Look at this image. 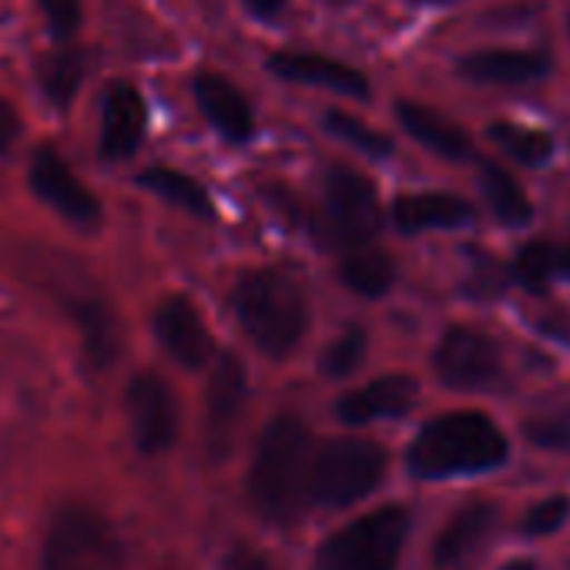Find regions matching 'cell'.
<instances>
[{
  "instance_id": "cell-5",
  "label": "cell",
  "mask_w": 570,
  "mask_h": 570,
  "mask_svg": "<svg viewBox=\"0 0 570 570\" xmlns=\"http://www.w3.org/2000/svg\"><path fill=\"white\" fill-rule=\"evenodd\" d=\"M386 476V450L370 440L343 436L326 443L313 460L309 493L326 507H353Z\"/></svg>"
},
{
  "instance_id": "cell-13",
  "label": "cell",
  "mask_w": 570,
  "mask_h": 570,
  "mask_svg": "<svg viewBox=\"0 0 570 570\" xmlns=\"http://www.w3.org/2000/svg\"><path fill=\"white\" fill-rule=\"evenodd\" d=\"M500 523V510L487 500L463 507L433 543V570H466L490 543Z\"/></svg>"
},
{
  "instance_id": "cell-9",
  "label": "cell",
  "mask_w": 570,
  "mask_h": 570,
  "mask_svg": "<svg viewBox=\"0 0 570 570\" xmlns=\"http://www.w3.org/2000/svg\"><path fill=\"white\" fill-rule=\"evenodd\" d=\"M125 410L131 423L135 446L145 456L168 453L178 440V403L171 386L158 373H138L131 376L125 390Z\"/></svg>"
},
{
  "instance_id": "cell-17",
  "label": "cell",
  "mask_w": 570,
  "mask_h": 570,
  "mask_svg": "<svg viewBox=\"0 0 570 570\" xmlns=\"http://www.w3.org/2000/svg\"><path fill=\"white\" fill-rule=\"evenodd\" d=\"M195 101H198L202 115L208 118V125L222 138H228L235 145L252 138V131H255L252 105H248V98L228 78H222V75H198L195 78Z\"/></svg>"
},
{
  "instance_id": "cell-3",
  "label": "cell",
  "mask_w": 570,
  "mask_h": 570,
  "mask_svg": "<svg viewBox=\"0 0 570 570\" xmlns=\"http://www.w3.org/2000/svg\"><path fill=\"white\" fill-rule=\"evenodd\" d=\"M232 309L245 336L265 356H289L309 326V303L299 285L275 268H258L238 278L232 293Z\"/></svg>"
},
{
  "instance_id": "cell-7",
  "label": "cell",
  "mask_w": 570,
  "mask_h": 570,
  "mask_svg": "<svg viewBox=\"0 0 570 570\" xmlns=\"http://www.w3.org/2000/svg\"><path fill=\"white\" fill-rule=\"evenodd\" d=\"M380 228L376 188L366 175L336 165L326 178V242L336 248H353L373 242Z\"/></svg>"
},
{
  "instance_id": "cell-30",
  "label": "cell",
  "mask_w": 570,
  "mask_h": 570,
  "mask_svg": "<svg viewBox=\"0 0 570 570\" xmlns=\"http://www.w3.org/2000/svg\"><path fill=\"white\" fill-rule=\"evenodd\" d=\"M41 4V14L48 21V31L58 45H71L81 31V21H85V8L81 0H38Z\"/></svg>"
},
{
  "instance_id": "cell-33",
  "label": "cell",
  "mask_w": 570,
  "mask_h": 570,
  "mask_svg": "<svg viewBox=\"0 0 570 570\" xmlns=\"http://www.w3.org/2000/svg\"><path fill=\"white\" fill-rule=\"evenodd\" d=\"M530 440L533 443H540V446H550V450H560V446H567L570 443V430L563 426V423H533L530 426Z\"/></svg>"
},
{
  "instance_id": "cell-14",
  "label": "cell",
  "mask_w": 570,
  "mask_h": 570,
  "mask_svg": "<svg viewBox=\"0 0 570 570\" xmlns=\"http://www.w3.org/2000/svg\"><path fill=\"white\" fill-rule=\"evenodd\" d=\"M245 396H248V376H245V366L225 353L212 373V383H208V406H205V430H208V446L215 456H225L228 443H232V433L238 426V416H242V406H245Z\"/></svg>"
},
{
  "instance_id": "cell-2",
  "label": "cell",
  "mask_w": 570,
  "mask_h": 570,
  "mask_svg": "<svg viewBox=\"0 0 570 570\" xmlns=\"http://www.w3.org/2000/svg\"><path fill=\"white\" fill-rule=\"evenodd\" d=\"M510 446L500 426L483 413H446L420 430L406 466L420 480H446L497 470Z\"/></svg>"
},
{
  "instance_id": "cell-31",
  "label": "cell",
  "mask_w": 570,
  "mask_h": 570,
  "mask_svg": "<svg viewBox=\"0 0 570 570\" xmlns=\"http://www.w3.org/2000/svg\"><path fill=\"white\" fill-rule=\"evenodd\" d=\"M567 517H570V500L567 497H550V500L537 503L523 517V533L527 537H550L567 523Z\"/></svg>"
},
{
  "instance_id": "cell-37",
  "label": "cell",
  "mask_w": 570,
  "mask_h": 570,
  "mask_svg": "<svg viewBox=\"0 0 570 570\" xmlns=\"http://www.w3.org/2000/svg\"><path fill=\"white\" fill-rule=\"evenodd\" d=\"M420 4H450V0H420Z\"/></svg>"
},
{
  "instance_id": "cell-16",
  "label": "cell",
  "mask_w": 570,
  "mask_h": 570,
  "mask_svg": "<svg viewBox=\"0 0 570 570\" xmlns=\"http://www.w3.org/2000/svg\"><path fill=\"white\" fill-rule=\"evenodd\" d=\"M268 71L296 81V85H309V88H323V91H336L346 98H370V81L366 75H360L356 68L336 61V58H323V55H296V51H282L268 58Z\"/></svg>"
},
{
  "instance_id": "cell-11",
  "label": "cell",
  "mask_w": 570,
  "mask_h": 570,
  "mask_svg": "<svg viewBox=\"0 0 570 570\" xmlns=\"http://www.w3.org/2000/svg\"><path fill=\"white\" fill-rule=\"evenodd\" d=\"M148 131V105L128 81H111L101 98V135L98 151L105 161H128Z\"/></svg>"
},
{
  "instance_id": "cell-1",
  "label": "cell",
  "mask_w": 570,
  "mask_h": 570,
  "mask_svg": "<svg viewBox=\"0 0 570 570\" xmlns=\"http://www.w3.org/2000/svg\"><path fill=\"white\" fill-rule=\"evenodd\" d=\"M313 436L299 416H278L265 426L248 470L252 507L275 523H289L306 507L313 480Z\"/></svg>"
},
{
  "instance_id": "cell-32",
  "label": "cell",
  "mask_w": 570,
  "mask_h": 570,
  "mask_svg": "<svg viewBox=\"0 0 570 570\" xmlns=\"http://www.w3.org/2000/svg\"><path fill=\"white\" fill-rule=\"evenodd\" d=\"M21 131H24V121H21L18 108L8 98H0V158L11 151V145L21 138Z\"/></svg>"
},
{
  "instance_id": "cell-35",
  "label": "cell",
  "mask_w": 570,
  "mask_h": 570,
  "mask_svg": "<svg viewBox=\"0 0 570 570\" xmlns=\"http://www.w3.org/2000/svg\"><path fill=\"white\" fill-rule=\"evenodd\" d=\"M282 4H285V0H245V8L262 21H275L282 14Z\"/></svg>"
},
{
  "instance_id": "cell-22",
  "label": "cell",
  "mask_w": 570,
  "mask_h": 570,
  "mask_svg": "<svg viewBox=\"0 0 570 570\" xmlns=\"http://www.w3.org/2000/svg\"><path fill=\"white\" fill-rule=\"evenodd\" d=\"M85 71H88L85 51L75 41L58 45L55 51H48L38 61V88L51 101V108L65 111V108L75 105V98H78V91L85 85Z\"/></svg>"
},
{
  "instance_id": "cell-27",
  "label": "cell",
  "mask_w": 570,
  "mask_h": 570,
  "mask_svg": "<svg viewBox=\"0 0 570 570\" xmlns=\"http://www.w3.org/2000/svg\"><path fill=\"white\" fill-rule=\"evenodd\" d=\"M490 141L500 145L513 161L527 168H540L553 155V138L540 128H527L517 121H493L490 125Z\"/></svg>"
},
{
  "instance_id": "cell-26",
  "label": "cell",
  "mask_w": 570,
  "mask_h": 570,
  "mask_svg": "<svg viewBox=\"0 0 570 570\" xmlns=\"http://www.w3.org/2000/svg\"><path fill=\"white\" fill-rule=\"evenodd\" d=\"M480 188H483L493 215L503 225H527L533 218V205H530L527 191L520 188V181L507 168H500L493 161H483V168H480Z\"/></svg>"
},
{
  "instance_id": "cell-12",
  "label": "cell",
  "mask_w": 570,
  "mask_h": 570,
  "mask_svg": "<svg viewBox=\"0 0 570 570\" xmlns=\"http://www.w3.org/2000/svg\"><path fill=\"white\" fill-rule=\"evenodd\" d=\"M155 336L165 346V353L185 370H202L212 360L208 326L188 296H168L155 309Z\"/></svg>"
},
{
  "instance_id": "cell-34",
  "label": "cell",
  "mask_w": 570,
  "mask_h": 570,
  "mask_svg": "<svg viewBox=\"0 0 570 570\" xmlns=\"http://www.w3.org/2000/svg\"><path fill=\"white\" fill-rule=\"evenodd\" d=\"M222 570H268V563L252 547H232L222 560Z\"/></svg>"
},
{
  "instance_id": "cell-4",
  "label": "cell",
  "mask_w": 570,
  "mask_h": 570,
  "mask_svg": "<svg viewBox=\"0 0 570 570\" xmlns=\"http://www.w3.org/2000/svg\"><path fill=\"white\" fill-rule=\"evenodd\" d=\"M410 533L403 507L373 510L350 527L336 530L320 547V570H396L400 550Z\"/></svg>"
},
{
  "instance_id": "cell-21",
  "label": "cell",
  "mask_w": 570,
  "mask_h": 570,
  "mask_svg": "<svg viewBox=\"0 0 570 570\" xmlns=\"http://www.w3.org/2000/svg\"><path fill=\"white\" fill-rule=\"evenodd\" d=\"M396 118L400 125L410 131V138H416L423 148H430L440 158L460 161L470 155V138L460 125H453L450 118H443L440 111L416 105V101H400L396 105Z\"/></svg>"
},
{
  "instance_id": "cell-36",
  "label": "cell",
  "mask_w": 570,
  "mask_h": 570,
  "mask_svg": "<svg viewBox=\"0 0 570 570\" xmlns=\"http://www.w3.org/2000/svg\"><path fill=\"white\" fill-rule=\"evenodd\" d=\"M503 570H533V563H530V560H517V563H510V567H503Z\"/></svg>"
},
{
  "instance_id": "cell-25",
  "label": "cell",
  "mask_w": 570,
  "mask_h": 570,
  "mask_svg": "<svg viewBox=\"0 0 570 570\" xmlns=\"http://www.w3.org/2000/svg\"><path fill=\"white\" fill-rule=\"evenodd\" d=\"M138 185L148 188V191H155L158 198H165V202H171V205H178V208L198 215V218H212V215H215V205H212L205 185L195 181V178L185 175V171L155 165V168H148V171L138 175Z\"/></svg>"
},
{
  "instance_id": "cell-38",
  "label": "cell",
  "mask_w": 570,
  "mask_h": 570,
  "mask_svg": "<svg viewBox=\"0 0 570 570\" xmlns=\"http://www.w3.org/2000/svg\"><path fill=\"white\" fill-rule=\"evenodd\" d=\"M333 4H346V0H333Z\"/></svg>"
},
{
  "instance_id": "cell-18",
  "label": "cell",
  "mask_w": 570,
  "mask_h": 570,
  "mask_svg": "<svg viewBox=\"0 0 570 570\" xmlns=\"http://www.w3.org/2000/svg\"><path fill=\"white\" fill-rule=\"evenodd\" d=\"M460 75L476 85L520 88L547 75V58L537 51H476L460 61Z\"/></svg>"
},
{
  "instance_id": "cell-15",
  "label": "cell",
  "mask_w": 570,
  "mask_h": 570,
  "mask_svg": "<svg viewBox=\"0 0 570 570\" xmlns=\"http://www.w3.org/2000/svg\"><path fill=\"white\" fill-rule=\"evenodd\" d=\"M416 396H420L416 380L403 376V373H393V376L373 380V383L346 393L336 403V413L350 426H366V423H376V420H396V416L410 413L416 406Z\"/></svg>"
},
{
  "instance_id": "cell-19",
  "label": "cell",
  "mask_w": 570,
  "mask_h": 570,
  "mask_svg": "<svg viewBox=\"0 0 570 570\" xmlns=\"http://www.w3.org/2000/svg\"><path fill=\"white\" fill-rule=\"evenodd\" d=\"M81 340H85V353L88 360L105 370L118 360V350H121V330H118V320L115 313L108 309L105 299L98 296H71L65 299Z\"/></svg>"
},
{
  "instance_id": "cell-10",
  "label": "cell",
  "mask_w": 570,
  "mask_h": 570,
  "mask_svg": "<svg viewBox=\"0 0 570 570\" xmlns=\"http://www.w3.org/2000/svg\"><path fill=\"white\" fill-rule=\"evenodd\" d=\"M433 366L453 390H487L500 380V350L487 333L456 326L440 340Z\"/></svg>"
},
{
  "instance_id": "cell-8",
  "label": "cell",
  "mask_w": 570,
  "mask_h": 570,
  "mask_svg": "<svg viewBox=\"0 0 570 570\" xmlns=\"http://www.w3.org/2000/svg\"><path fill=\"white\" fill-rule=\"evenodd\" d=\"M31 191L38 202H45L51 212H58L75 228H98L101 225V202L91 195V188L71 171L65 155L55 145H38L31 155Z\"/></svg>"
},
{
  "instance_id": "cell-24",
  "label": "cell",
  "mask_w": 570,
  "mask_h": 570,
  "mask_svg": "<svg viewBox=\"0 0 570 570\" xmlns=\"http://www.w3.org/2000/svg\"><path fill=\"white\" fill-rule=\"evenodd\" d=\"M513 278L527 293H547L553 282L570 278V245L530 242L513 262Z\"/></svg>"
},
{
  "instance_id": "cell-23",
  "label": "cell",
  "mask_w": 570,
  "mask_h": 570,
  "mask_svg": "<svg viewBox=\"0 0 570 570\" xmlns=\"http://www.w3.org/2000/svg\"><path fill=\"white\" fill-rule=\"evenodd\" d=\"M396 278V265L390 258V252H383L373 242L343 248V282L353 293L366 296V299H380L383 293H390V285Z\"/></svg>"
},
{
  "instance_id": "cell-20",
  "label": "cell",
  "mask_w": 570,
  "mask_h": 570,
  "mask_svg": "<svg viewBox=\"0 0 570 570\" xmlns=\"http://www.w3.org/2000/svg\"><path fill=\"white\" fill-rule=\"evenodd\" d=\"M393 218L403 232H440V228L466 225L473 218V208L446 191H416L396 198Z\"/></svg>"
},
{
  "instance_id": "cell-6",
  "label": "cell",
  "mask_w": 570,
  "mask_h": 570,
  "mask_svg": "<svg viewBox=\"0 0 570 570\" xmlns=\"http://www.w3.org/2000/svg\"><path fill=\"white\" fill-rule=\"evenodd\" d=\"M41 570H121V543L101 513L65 507L48 527Z\"/></svg>"
},
{
  "instance_id": "cell-28",
  "label": "cell",
  "mask_w": 570,
  "mask_h": 570,
  "mask_svg": "<svg viewBox=\"0 0 570 570\" xmlns=\"http://www.w3.org/2000/svg\"><path fill=\"white\" fill-rule=\"evenodd\" d=\"M326 131H330L333 138L353 145L356 151L370 155V158H386V155H393V141H390L383 131L370 128L366 121H360V118H353V115H346V111L326 115Z\"/></svg>"
},
{
  "instance_id": "cell-29",
  "label": "cell",
  "mask_w": 570,
  "mask_h": 570,
  "mask_svg": "<svg viewBox=\"0 0 570 570\" xmlns=\"http://www.w3.org/2000/svg\"><path fill=\"white\" fill-rule=\"evenodd\" d=\"M363 360H366V333L360 326H350L336 343H330V350L323 353L320 370L330 380H346L363 366Z\"/></svg>"
}]
</instances>
